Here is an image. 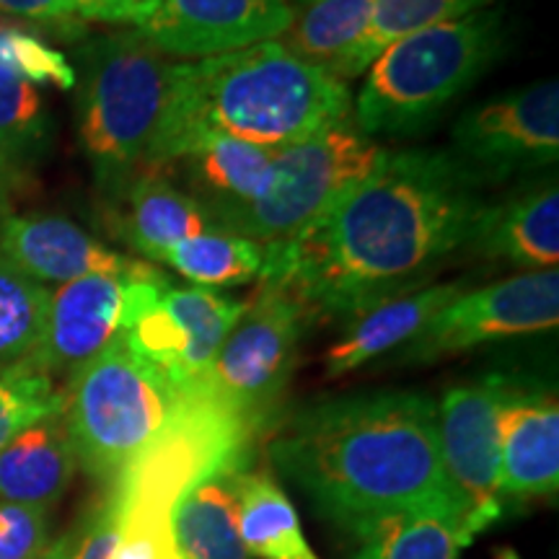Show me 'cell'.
<instances>
[{
    "mask_svg": "<svg viewBox=\"0 0 559 559\" xmlns=\"http://www.w3.org/2000/svg\"><path fill=\"white\" fill-rule=\"evenodd\" d=\"M485 181L451 151H386L296 243L264 257L262 283L296 293L317 317H360L423 288L472 241Z\"/></svg>",
    "mask_w": 559,
    "mask_h": 559,
    "instance_id": "6da1fadb",
    "label": "cell"
},
{
    "mask_svg": "<svg viewBox=\"0 0 559 559\" xmlns=\"http://www.w3.org/2000/svg\"><path fill=\"white\" fill-rule=\"evenodd\" d=\"M270 453L340 526L362 515L440 510L469 531V510L440 456L436 404L423 394L373 391L317 402L277 428Z\"/></svg>",
    "mask_w": 559,
    "mask_h": 559,
    "instance_id": "7a4b0ae2",
    "label": "cell"
},
{
    "mask_svg": "<svg viewBox=\"0 0 559 559\" xmlns=\"http://www.w3.org/2000/svg\"><path fill=\"white\" fill-rule=\"evenodd\" d=\"M349 111L345 81L298 60L275 39L198 62H171L143 174H166L205 135L283 151L347 120Z\"/></svg>",
    "mask_w": 559,
    "mask_h": 559,
    "instance_id": "3957f363",
    "label": "cell"
},
{
    "mask_svg": "<svg viewBox=\"0 0 559 559\" xmlns=\"http://www.w3.org/2000/svg\"><path fill=\"white\" fill-rule=\"evenodd\" d=\"M79 135L96 185L117 200L143 174L171 62L140 32L102 34L75 50Z\"/></svg>",
    "mask_w": 559,
    "mask_h": 559,
    "instance_id": "277c9868",
    "label": "cell"
},
{
    "mask_svg": "<svg viewBox=\"0 0 559 559\" xmlns=\"http://www.w3.org/2000/svg\"><path fill=\"white\" fill-rule=\"evenodd\" d=\"M506 19L487 9L394 41L368 68L355 124L368 138L425 130L500 58Z\"/></svg>",
    "mask_w": 559,
    "mask_h": 559,
    "instance_id": "5b68a950",
    "label": "cell"
},
{
    "mask_svg": "<svg viewBox=\"0 0 559 559\" xmlns=\"http://www.w3.org/2000/svg\"><path fill=\"white\" fill-rule=\"evenodd\" d=\"M260 425L228 407L205 381L181 391L164 430L109 485L120 528L166 531L174 506L198 481L247 466Z\"/></svg>",
    "mask_w": 559,
    "mask_h": 559,
    "instance_id": "8992f818",
    "label": "cell"
},
{
    "mask_svg": "<svg viewBox=\"0 0 559 559\" xmlns=\"http://www.w3.org/2000/svg\"><path fill=\"white\" fill-rule=\"evenodd\" d=\"M62 394L79 466L107 487L164 430L181 400V389L140 358L122 334L86 362Z\"/></svg>",
    "mask_w": 559,
    "mask_h": 559,
    "instance_id": "52a82bcc",
    "label": "cell"
},
{
    "mask_svg": "<svg viewBox=\"0 0 559 559\" xmlns=\"http://www.w3.org/2000/svg\"><path fill=\"white\" fill-rule=\"evenodd\" d=\"M386 148L342 120L317 135L277 151L249 205L213 228L260 243L264 257L288 249L321 215L379 164Z\"/></svg>",
    "mask_w": 559,
    "mask_h": 559,
    "instance_id": "ba28073f",
    "label": "cell"
},
{
    "mask_svg": "<svg viewBox=\"0 0 559 559\" xmlns=\"http://www.w3.org/2000/svg\"><path fill=\"white\" fill-rule=\"evenodd\" d=\"M311 319L313 313L296 293L285 285L262 283L260 296L230 330L202 381L228 407L264 430L288 386L300 337Z\"/></svg>",
    "mask_w": 559,
    "mask_h": 559,
    "instance_id": "9c48e42d",
    "label": "cell"
},
{
    "mask_svg": "<svg viewBox=\"0 0 559 559\" xmlns=\"http://www.w3.org/2000/svg\"><path fill=\"white\" fill-rule=\"evenodd\" d=\"M559 272L534 270L477 290H461L409 340V362H432L495 340L555 330Z\"/></svg>",
    "mask_w": 559,
    "mask_h": 559,
    "instance_id": "30bf717a",
    "label": "cell"
},
{
    "mask_svg": "<svg viewBox=\"0 0 559 559\" xmlns=\"http://www.w3.org/2000/svg\"><path fill=\"white\" fill-rule=\"evenodd\" d=\"M451 153L485 185L557 164V79L531 83L472 107L453 128Z\"/></svg>",
    "mask_w": 559,
    "mask_h": 559,
    "instance_id": "8fae6325",
    "label": "cell"
},
{
    "mask_svg": "<svg viewBox=\"0 0 559 559\" xmlns=\"http://www.w3.org/2000/svg\"><path fill=\"white\" fill-rule=\"evenodd\" d=\"M510 381L485 376L453 386L438 412V443L453 487L469 510L472 539L506 513L500 498V436L498 415Z\"/></svg>",
    "mask_w": 559,
    "mask_h": 559,
    "instance_id": "7c38bea8",
    "label": "cell"
},
{
    "mask_svg": "<svg viewBox=\"0 0 559 559\" xmlns=\"http://www.w3.org/2000/svg\"><path fill=\"white\" fill-rule=\"evenodd\" d=\"M293 19L285 0H148L132 24L158 52L202 60L283 37Z\"/></svg>",
    "mask_w": 559,
    "mask_h": 559,
    "instance_id": "4fadbf2b",
    "label": "cell"
},
{
    "mask_svg": "<svg viewBox=\"0 0 559 559\" xmlns=\"http://www.w3.org/2000/svg\"><path fill=\"white\" fill-rule=\"evenodd\" d=\"M140 275H88L50 293L45 334L34 370L47 379H73L102 349L120 337L128 313V285Z\"/></svg>",
    "mask_w": 559,
    "mask_h": 559,
    "instance_id": "5bb4252c",
    "label": "cell"
},
{
    "mask_svg": "<svg viewBox=\"0 0 559 559\" xmlns=\"http://www.w3.org/2000/svg\"><path fill=\"white\" fill-rule=\"evenodd\" d=\"M0 260L58 288L88 275H140L153 267L104 247L79 223L47 213L5 215L0 221Z\"/></svg>",
    "mask_w": 559,
    "mask_h": 559,
    "instance_id": "9a60e30c",
    "label": "cell"
},
{
    "mask_svg": "<svg viewBox=\"0 0 559 559\" xmlns=\"http://www.w3.org/2000/svg\"><path fill=\"white\" fill-rule=\"evenodd\" d=\"M500 498H549L559 487V407L547 391L510 383L498 415Z\"/></svg>",
    "mask_w": 559,
    "mask_h": 559,
    "instance_id": "2e32d148",
    "label": "cell"
},
{
    "mask_svg": "<svg viewBox=\"0 0 559 559\" xmlns=\"http://www.w3.org/2000/svg\"><path fill=\"white\" fill-rule=\"evenodd\" d=\"M277 151L228 135H205L192 143L160 177H181V190L200 202L210 226L254 200Z\"/></svg>",
    "mask_w": 559,
    "mask_h": 559,
    "instance_id": "e0dca14e",
    "label": "cell"
},
{
    "mask_svg": "<svg viewBox=\"0 0 559 559\" xmlns=\"http://www.w3.org/2000/svg\"><path fill=\"white\" fill-rule=\"evenodd\" d=\"M472 247L489 260H508L526 272L551 270L559 262L557 181L534 187L519 198L481 213Z\"/></svg>",
    "mask_w": 559,
    "mask_h": 559,
    "instance_id": "ac0fdd59",
    "label": "cell"
},
{
    "mask_svg": "<svg viewBox=\"0 0 559 559\" xmlns=\"http://www.w3.org/2000/svg\"><path fill=\"white\" fill-rule=\"evenodd\" d=\"M115 202V226L145 262H164L174 243L210 230L205 210L177 181L160 174H140Z\"/></svg>",
    "mask_w": 559,
    "mask_h": 559,
    "instance_id": "d6986e66",
    "label": "cell"
},
{
    "mask_svg": "<svg viewBox=\"0 0 559 559\" xmlns=\"http://www.w3.org/2000/svg\"><path fill=\"white\" fill-rule=\"evenodd\" d=\"M79 469L66 417L52 415L21 430L0 451V502L50 510Z\"/></svg>",
    "mask_w": 559,
    "mask_h": 559,
    "instance_id": "ffe728a7",
    "label": "cell"
},
{
    "mask_svg": "<svg viewBox=\"0 0 559 559\" xmlns=\"http://www.w3.org/2000/svg\"><path fill=\"white\" fill-rule=\"evenodd\" d=\"M461 290L464 288L453 283L423 285V288L383 300V304L360 313L345 337L326 349V379H342V376L362 368L389 349L409 342Z\"/></svg>",
    "mask_w": 559,
    "mask_h": 559,
    "instance_id": "44dd1931",
    "label": "cell"
},
{
    "mask_svg": "<svg viewBox=\"0 0 559 559\" xmlns=\"http://www.w3.org/2000/svg\"><path fill=\"white\" fill-rule=\"evenodd\" d=\"M241 469H226L198 481L169 515L174 547L181 559H254L241 536Z\"/></svg>",
    "mask_w": 559,
    "mask_h": 559,
    "instance_id": "7402d4cb",
    "label": "cell"
},
{
    "mask_svg": "<svg viewBox=\"0 0 559 559\" xmlns=\"http://www.w3.org/2000/svg\"><path fill=\"white\" fill-rule=\"evenodd\" d=\"M353 544L349 559H459L472 544L456 515L440 510H396L342 523Z\"/></svg>",
    "mask_w": 559,
    "mask_h": 559,
    "instance_id": "603a6c76",
    "label": "cell"
},
{
    "mask_svg": "<svg viewBox=\"0 0 559 559\" xmlns=\"http://www.w3.org/2000/svg\"><path fill=\"white\" fill-rule=\"evenodd\" d=\"M241 536L257 559H321L306 539L298 510L267 472H241Z\"/></svg>",
    "mask_w": 559,
    "mask_h": 559,
    "instance_id": "cb8c5ba5",
    "label": "cell"
},
{
    "mask_svg": "<svg viewBox=\"0 0 559 559\" xmlns=\"http://www.w3.org/2000/svg\"><path fill=\"white\" fill-rule=\"evenodd\" d=\"M489 3L492 0H373L366 32L355 41L353 50L342 58L337 70H334V79H355L373 66L381 58V52L389 50L394 41L443 24V21L485 11Z\"/></svg>",
    "mask_w": 559,
    "mask_h": 559,
    "instance_id": "d4e9b609",
    "label": "cell"
},
{
    "mask_svg": "<svg viewBox=\"0 0 559 559\" xmlns=\"http://www.w3.org/2000/svg\"><path fill=\"white\" fill-rule=\"evenodd\" d=\"M160 304L177 321L187 340L185 379L187 389L202 381L230 330L247 311V300H236L207 288H164Z\"/></svg>",
    "mask_w": 559,
    "mask_h": 559,
    "instance_id": "484cf974",
    "label": "cell"
},
{
    "mask_svg": "<svg viewBox=\"0 0 559 559\" xmlns=\"http://www.w3.org/2000/svg\"><path fill=\"white\" fill-rule=\"evenodd\" d=\"M373 0H313L293 19L280 45L298 60L334 75L342 58L366 32Z\"/></svg>",
    "mask_w": 559,
    "mask_h": 559,
    "instance_id": "4316f807",
    "label": "cell"
},
{
    "mask_svg": "<svg viewBox=\"0 0 559 559\" xmlns=\"http://www.w3.org/2000/svg\"><path fill=\"white\" fill-rule=\"evenodd\" d=\"M192 280L194 288H226L243 285L262 275L264 251L260 243L228 234V230L210 228L185 239L164 254V262Z\"/></svg>",
    "mask_w": 559,
    "mask_h": 559,
    "instance_id": "83f0119b",
    "label": "cell"
},
{
    "mask_svg": "<svg viewBox=\"0 0 559 559\" xmlns=\"http://www.w3.org/2000/svg\"><path fill=\"white\" fill-rule=\"evenodd\" d=\"M50 293L0 260V376L34 370Z\"/></svg>",
    "mask_w": 559,
    "mask_h": 559,
    "instance_id": "f1b7e54d",
    "label": "cell"
},
{
    "mask_svg": "<svg viewBox=\"0 0 559 559\" xmlns=\"http://www.w3.org/2000/svg\"><path fill=\"white\" fill-rule=\"evenodd\" d=\"M52 148V120L39 86L0 68V151L21 174Z\"/></svg>",
    "mask_w": 559,
    "mask_h": 559,
    "instance_id": "f546056e",
    "label": "cell"
},
{
    "mask_svg": "<svg viewBox=\"0 0 559 559\" xmlns=\"http://www.w3.org/2000/svg\"><path fill=\"white\" fill-rule=\"evenodd\" d=\"M66 394L37 370L0 376V451L39 419L60 415Z\"/></svg>",
    "mask_w": 559,
    "mask_h": 559,
    "instance_id": "4dcf8cb0",
    "label": "cell"
},
{
    "mask_svg": "<svg viewBox=\"0 0 559 559\" xmlns=\"http://www.w3.org/2000/svg\"><path fill=\"white\" fill-rule=\"evenodd\" d=\"M0 68L34 86L75 88V70L66 55L47 45L39 34L9 21H0Z\"/></svg>",
    "mask_w": 559,
    "mask_h": 559,
    "instance_id": "1f68e13d",
    "label": "cell"
},
{
    "mask_svg": "<svg viewBox=\"0 0 559 559\" xmlns=\"http://www.w3.org/2000/svg\"><path fill=\"white\" fill-rule=\"evenodd\" d=\"M50 510L0 502V559H41L50 551Z\"/></svg>",
    "mask_w": 559,
    "mask_h": 559,
    "instance_id": "d6a6232c",
    "label": "cell"
},
{
    "mask_svg": "<svg viewBox=\"0 0 559 559\" xmlns=\"http://www.w3.org/2000/svg\"><path fill=\"white\" fill-rule=\"evenodd\" d=\"M0 16H16L58 32H73V37H81L83 32L75 21L79 11L73 0H0Z\"/></svg>",
    "mask_w": 559,
    "mask_h": 559,
    "instance_id": "836d02e7",
    "label": "cell"
},
{
    "mask_svg": "<svg viewBox=\"0 0 559 559\" xmlns=\"http://www.w3.org/2000/svg\"><path fill=\"white\" fill-rule=\"evenodd\" d=\"M122 536L117 542L115 551L109 559H158L160 542H164L166 531H145V528H120Z\"/></svg>",
    "mask_w": 559,
    "mask_h": 559,
    "instance_id": "e575fe53",
    "label": "cell"
},
{
    "mask_svg": "<svg viewBox=\"0 0 559 559\" xmlns=\"http://www.w3.org/2000/svg\"><path fill=\"white\" fill-rule=\"evenodd\" d=\"M24 177L26 174H21L16 166L5 158V153L0 151V210L9 205L19 187L24 185Z\"/></svg>",
    "mask_w": 559,
    "mask_h": 559,
    "instance_id": "d590c367",
    "label": "cell"
},
{
    "mask_svg": "<svg viewBox=\"0 0 559 559\" xmlns=\"http://www.w3.org/2000/svg\"><path fill=\"white\" fill-rule=\"evenodd\" d=\"M75 3V11H79V16L88 19V21H104L107 24V0H73Z\"/></svg>",
    "mask_w": 559,
    "mask_h": 559,
    "instance_id": "8d00e7d4",
    "label": "cell"
},
{
    "mask_svg": "<svg viewBox=\"0 0 559 559\" xmlns=\"http://www.w3.org/2000/svg\"><path fill=\"white\" fill-rule=\"evenodd\" d=\"M70 551H73V534L52 542V547H50V551H47L45 559H70Z\"/></svg>",
    "mask_w": 559,
    "mask_h": 559,
    "instance_id": "74e56055",
    "label": "cell"
},
{
    "mask_svg": "<svg viewBox=\"0 0 559 559\" xmlns=\"http://www.w3.org/2000/svg\"><path fill=\"white\" fill-rule=\"evenodd\" d=\"M158 559H181V555L174 547V539H171V531H166L164 542H160V557Z\"/></svg>",
    "mask_w": 559,
    "mask_h": 559,
    "instance_id": "f35d334b",
    "label": "cell"
},
{
    "mask_svg": "<svg viewBox=\"0 0 559 559\" xmlns=\"http://www.w3.org/2000/svg\"><path fill=\"white\" fill-rule=\"evenodd\" d=\"M495 559H521L519 551L510 549V547H500L498 551H495Z\"/></svg>",
    "mask_w": 559,
    "mask_h": 559,
    "instance_id": "ab89813d",
    "label": "cell"
},
{
    "mask_svg": "<svg viewBox=\"0 0 559 559\" xmlns=\"http://www.w3.org/2000/svg\"><path fill=\"white\" fill-rule=\"evenodd\" d=\"M296 3H313V0H296Z\"/></svg>",
    "mask_w": 559,
    "mask_h": 559,
    "instance_id": "60d3db41",
    "label": "cell"
},
{
    "mask_svg": "<svg viewBox=\"0 0 559 559\" xmlns=\"http://www.w3.org/2000/svg\"><path fill=\"white\" fill-rule=\"evenodd\" d=\"M45 557H47V555H45ZM45 557H41V559H45Z\"/></svg>",
    "mask_w": 559,
    "mask_h": 559,
    "instance_id": "b9f144b4",
    "label": "cell"
}]
</instances>
